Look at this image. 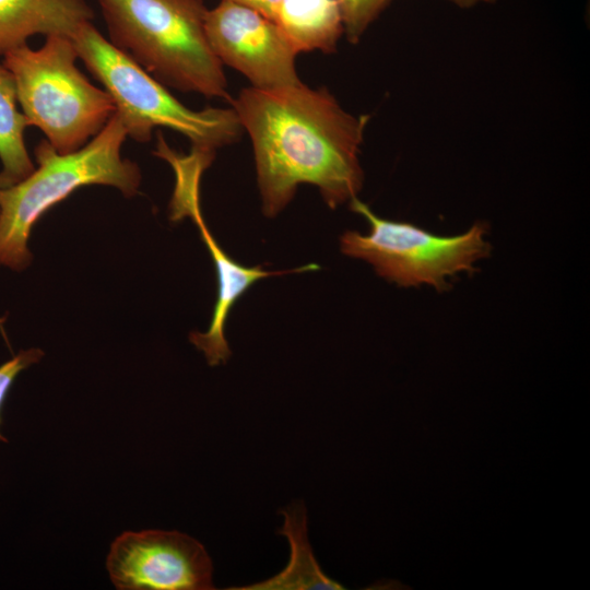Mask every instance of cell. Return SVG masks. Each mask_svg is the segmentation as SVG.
Returning a JSON list of instances; mask_svg holds the SVG:
<instances>
[{
    "label": "cell",
    "mask_w": 590,
    "mask_h": 590,
    "mask_svg": "<svg viewBox=\"0 0 590 590\" xmlns=\"http://www.w3.org/2000/svg\"><path fill=\"white\" fill-rule=\"evenodd\" d=\"M284 518L279 534L287 539L291 556L287 566L278 575L232 590H338L340 583L328 577L317 563L307 534V514L302 503L281 510Z\"/></svg>",
    "instance_id": "11"
},
{
    "label": "cell",
    "mask_w": 590,
    "mask_h": 590,
    "mask_svg": "<svg viewBox=\"0 0 590 590\" xmlns=\"http://www.w3.org/2000/svg\"><path fill=\"white\" fill-rule=\"evenodd\" d=\"M250 9H253L264 16L275 20V15L281 0H228Z\"/></svg>",
    "instance_id": "16"
},
{
    "label": "cell",
    "mask_w": 590,
    "mask_h": 590,
    "mask_svg": "<svg viewBox=\"0 0 590 590\" xmlns=\"http://www.w3.org/2000/svg\"><path fill=\"white\" fill-rule=\"evenodd\" d=\"M109 42L165 86L228 97L205 33L203 0H96Z\"/></svg>",
    "instance_id": "2"
},
{
    "label": "cell",
    "mask_w": 590,
    "mask_h": 590,
    "mask_svg": "<svg viewBox=\"0 0 590 590\" xmlns=\"http://www.w3.org/2000/svg\"><path fill=\"white\" fill-rule=\"evenodd\" d=\"M274 22L297 55L332 52L344 34L338 0H281Z\"/></svg>",
    "instance_id": "12"
},
{
    "label": "cell",
    "mask_w": 590,
    "mask_h": 590,
    "mask_svg": "<svg viewBox=\"0 0 590 590\" xmlns=\"http://www.w3.org/2000/svg\"><path fill=\"white\" fill-rule=\"evenodd\" d=\"M43 356L44 352L39 349L23 350L0 365V425L2 423L1 411L15 378L22 370L39 362ZM0 441H7L1 432Z\"/></svg>",
    "instance_id": "15"
},
{
    "label": "cell",
    "mask_w": 590,
    "mask_h": 590,
    "mask_svg": "<svg viewBox=\"0 0 590 590\" xmlns=\"http://www.w3.org/2000/svg\"><path fill=\"white\" fill-rule=\"evenodd\" d=\"M450 1H452L455 4L461 8H470L477 3H492L495 0H450Z\"/></svg>",
    "instance_id": "17"
},
{
    "label": "cell",
    "mask_w": 590,
    "mask_h": 590,
    "mask_svg": "<svg viewBox=\"0 0 590 590\" xmlns=\"http://www.w3.org/2000/svg\"><path fill=\"white\" fill-rule=\"evenodd\" d=\"M205 33L222 62L244 74L252 87L275 88L302 82L296 56L278 24L248 7L221 2L205 14Z\"/></svg>",
    "instance_id": "9"
},
{
    "label": "cell",
    "mask_w": 590,
    "mask_h": 590,
    "mask_svg": "<svg viewBox=\"0 0 590 590\" xmlns=\"http://www.w3.org/2000/svg\"><path fill=\"white\" fill-rule=\"evenodd\" d=\"M17 93L11 72L0 64V188L10 187L33 173L24 131L27 120L17 108Z\"/></svg>",
    "instance_id": "13"
},
{
    "label": "cell",
    "mask_w": 590,
    "mask_h": 590,
    "mask_svg": "<svg viewBox=\"0 0 590 590\" xmlns=\"http://www.w3.org/2000/svg\"><path fill=\"white\" fill-rule=\"evenodd\" d=\"M106 567L119 590L214 589L206 550L178 531L123 532L111 543Z\"/></svg>",
    "instance_id": "8"
},
{
    "label": "cell",
    "mask_w": 590,
    "mask_h": 590,
    "mask_svg": "<svg viewBox=\"0 0 590 590\" xmlns=\"http://www.w3.org/2000/svg\"><path fill=\"white\" fill-rule=\"evenodd\" d=\"M390 0H338L344 34L357 43Z\"/></svg>",
    "instance_id": "14"
},
{
    "label": "cell",
    "mask_w": 590,
    "mask_h": 590,
    "mask_svg": "<svg viewBox=\"0 0 590 590\" xmlns=\"http://www.w3.org/2000/svg\"><path fill=\"white\" fill-rule=\"evenodd\" d=\"M93 19L85 0H0V56L36 34L70 37Z\"/></svg>",
    "instance_id": "10"
},
{
    "label": "cell",
    "mask_w": 590,
    "mask_h": 590,
    "mask_svg": "<svg viewBox=\"0 0 590 590\" xmlns=\"http://www.w3.org/2000/svg\"><path fill=\"white\" fill-rule=\"evenodd\" d=\"M154 154L166 160L176 174L175 191L169 204L170 219L174 221L186 216L192 219L215 266L217 296L210 326L205 332H191L189 340L203 352L210 366H217L226 363L232 354L224 333L229 311L255 282L270 276L315 271L319 267L308 264L292 270L267 271L259 266L245 267L233 260L217 245L200 211V177L213 161L214 154L192 150L190 155L180 156L167 146L163 138H158L157 151Z\"/></svg>",
    "instance_id": "7"
},
{
    "label": "cell",
    "mask_w": 590,
    "mask_h": 590,
    "mask_svg": "<svg viewBox=\"0 0 590 590\" xmlns=\"http://www.w3.org/2000/svg\"><path fill=\"white\" fill-rule=\"evenodd\" d=\"M78 57L111 96L128 137L148 142L155 128L185 135L192 149L212 152L235 142L241 126L233 108L193 110L107 40L92 22L70 36Z\"/></svg>",
    "instance_id": "4"
},
{
    "label": "cell",
    "mask_w": 590,
    "mask_h": 590,
    "mask_svg": "<svg viewBox=\"0 0 590 590\" xmlns=\"http://www.w3.org/2000/svg\"><path fill=\"white\" fill-rule=\"evenodd\" d=\"M28 126L38 128L59 153H72L91 141L116 113V106L76 67L72 39L46 36L44 45H27L3 56Z\"/></svg>",
    "instance_id": "5"
},
{
    "label": "cell",
    "mask_w": 590,
    "mask_h": 590,
    "mask_svg": "<svg viewBox=\"0 0 590 590\" xmlns=\"http://www.w3.org/2000/svg\"><path fill=\"white\" fill-rule=\"evenodd\" d=\"M252 143L262 211L279 214L300 184L335 209L359 192V148L369 120L346 111L326 88L304 83L243 88L231 101Z\"/></svg>",
    "instance_id": "1"
},
{
    "label": "cell",
    "mask_w": 590,
    "mask_h": 590,
    "mask_svg": "<svg viewBox=\"0 0 590 590\" xmlns=\"http://www.w3.org/2000/svg\"><path fill=\"white\" fill-rule=\"evenodd\" d=\"M127 138L115 113L98 134L72 153L61 154L42 140L34 150L38 167L25 179L0 188V264L25 269L32 260L27 241L33 226L74 190L105 185L117 188L125 197H133L141 174L134 162L121 157Z\"/></svg>",
    "instance_id": "3"
},
{
    "label": "cell",
    "mask_w": 590,
    "mask_h": 590,
    "mask_svg": "<svg viewBox=\"0 0 590 590\" xmlns=\"http://www.w3.org/2000/svg\"><path fill=\"white\" fill-rule=\"evenodd\" d=\"M350 208L366 219L370 231L367 235L345 232L341 251L370 263L379 276L402 287L428 285L446 291L449 279L473 273L476 263L491 253L488 226L482 222L456 236H438L411 223L381 219L356 197Z\"/></svg>",
    "instance_id": "6"
}]
</instances>
